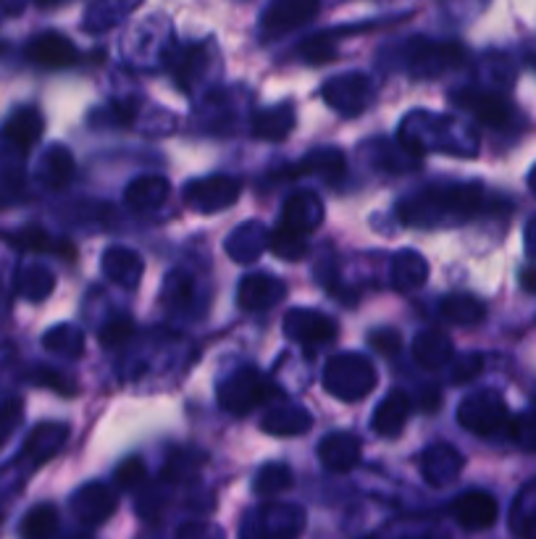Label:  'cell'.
I'll list each match as a JSON object with an SVG mask.
<instances>
[{
    "instance_id": "obj_1",
    "label": "cell",
    "mask_w": 536,
    "mask_h": 539,
    "mask_svg": "<svg viewBox=\"0 0 536 539\" xmlns=\"http://www.w3.org/2000/svg\"><path fill=\"white\" fill-rule=\"evenodd\" d=\"M484 206L481 185H455V187H426L400 200L397 216L402 224L418 229H437L463 224Z\"/></svg>"
},
{
    "instance_id": "obj_2",
    "label": "cell",
    "mask_w": 536,
    "mask_h": 539,
    "mask_svg": "<svg viewBox=\"0 0 536 539\" xmlns=\"http://www.w3.org/2000/svg\"><path fill=\"white\" fill-rule=\"evenodd\" d=\"M400 142L410 153H426V150H445V153H458V156H471L463 145L476 153V140L460 121L450 116H434L416 111L402 121Z\"/></svg>"
},
{
    "instance_id": "obj_3",
    "label": "cell",
    "mask_w": 536,
    "mask_h": 539,
    "mask_svg": "<svg viewBox=\"0 0 536 539\" xmlns=\"http://www.w3.org/2000/svg\"><path fill=\"white\" fill-rule=\"evenodd\" d=\"M374 363L360 353H339L324 369V390L342 403H358L376 390Z\"/></svg>"
},
{
    "instance_id": "obj_4",
    "label": "cell",
    "mask_w": 536,
    "mask_h": 539,
    "mask_svg": "<svg viewBox=\"0 0 536 539\" xmlns=\"http://www.w3.org/2000/svg\"><path fill=\"white\" fill-rule=\"evenodd\" d=\"M466 50L458 43H434L426 37H413L400 48V66L418 79L439 77L463 64Z\"/></svg>"
},
{
    "instance_id": "obj_5",
    "label": "cell",
    "mask_w": 536,
    "mask_h": 539,
    "mask_svg": "<svg viewBox=\"0 0 536 539\" xmlns=\"http://www.w3.org/2000/svg\"><path fill=\"white\" fill-rule=\"evenodd\" d=\"M271 395H276V387L255 366H242L226 379H221L219 384V405L234 416H245V413L255 411Z\"/></svg>"
},
{
    "instance_id": "obj_6",
    "label": "cell",
    "mask_w": 536,
    "mask_h": 539,
    "mask_svg": "<svg viewBox=\"0 0 536 539\" xmlns=\"http://www.w3.org/2000/svg\"><path fill=\"white\" fill-rule=\"evenodd\" d=\"M458 424L476 437H494L508 429V403L497 390L473 392L458 405Z\"/></svg>"
},
{
    "instance_id": "obj_7",
    "label": "cell",
    "mask_w": 536,
    "mask_h": 539,
    "mask_svg": "<svg viewBox=\"0 0 536 539\" xmlns=\"http://www.w3.org/2000/svg\"><path fill=\"white\" fill-rule=\"evenodd\" d=\"M303 508L268 503L253 511L242 524V539H295L303 529Z\"/></svg>"
},
{
    "instance_id": "obj_8",
    "label": "cell",
    "mask_w": 536,
    "mask_h": 539,
    "mask_svg": "<svg viewBox=\"0 0 536 539\" xmlns=\"http://www.w3.org/2000/svg\"><path fill=\"white\" fill-rule=\"evenodd\" d=\"M374 95V82L360 71L337 74V77L326 79L321 87L324 103L339 116H360L374 103Z\"/></svg>"
},
{
    "instance_id": "obj_9",
    "label": "cell",
    "mask_w": 536,
    "mask_h": 539,
    "mask_svg": "<svg viewBox=\"0 0 536 539\" xmlns=\"http://www.w3.org/2000/svg\"><path fill=\"white\" fill-rule=\"evenodd\" d=\"M240 182L226 174L195 179L184 187V203L198 213H219L240 200Z\"/></svg>"
},
{
    "instance_id": "obj_10",
    "label": "cell",
    "mask_w": 536,
    "mask_h": 539,
    "mask_svg": "<svg viewBox=\"0 0 536 539\" xmlns=\"http://www.w3.org/2000/svg\"><path fill=\"white\" fill-rule=\"evenodd\" d=\"M66 440H69V426L61 421H43L29 432L27 442H24L22 453L16 455L14 469L22 471H35L43 463H48L53 455L64 450Z\"/></svg>"
},
{
    "instance_id": "obj_11",
    "label": "cell",
    "mask_w": 536,
    "mask_h": 539,
    "mask_svg": "<svg viewBox=\"0 0 536 539\" xmlns=\"http://www.w3.org/2000/svg\"><path fill=\"white\" fill-rule=\"evenodd\" d=\"M284 334L290 337L292 342H300L305 348H318V345H329V342L337 340V321L324 316L321 311H313V308H292L287 316H284Z\"/></svg>"
},
{
    "instance_id": "obj_12",
    "label": "cell",
    "mask_w": 536,
    "mask_h": 539,
    "mask_svg": "<svg viewBox=\"0 0 536 539\" xmlns=\"http://www.w3.org/2000/svg\"><path fill=\"white\" fill-rule=\"evenodd\" d=\"M316 14L318 0H274L261 16V35L266 40H279L316 19Z\"/></svg>"
},
{
    "instance_id": "obj_13",
    "label": "cell",
    "mask_w": 536,
    "mask_h": 539,
    "mask_svg": "<svg viewBox=\"0 0 536 539\" xmlns=\"http://www.w3.org/2000/svg\"><path fill=\"white\" fill-rule=\"evenodd\" d=\"M418 466H421V476L426 479V484L431 487H447L460 476L466 461L460 450H455L447 442H437V445H429L418 458Z\"/></svg>"
},
{
    "instance_id": "obj_14",
    "label": "cell",
    "mask_w": 536,
    "mask_h": 539,
    "mask_svg": "<svg viewBox=\"0 0 536 539\" xmlns=\"http://www.w3.org/2000/svg\"><path fill=\"white\" fill-rule=\"evenodd\" d=\"M497 500L484 490H468L452 500V516L468 532H481L497 521Z\"/></svg>"
},
{
    "instance_id": "obj_15",
    "label": "cell",
    "mask_w": 536,
    "mask_h": 539,
    "mask_svg": "<svg viewBox=\"0 0 536 539\" xmlns=\"http://www.w3.org/2000/svg\"><path fill=\"white\" fill-rule=\"evenodd\" d=\"M27 58L43 69H69L77 64L79 53L69 37L61 32H43L29 40Z\"/></svg>"
},
{
    "instance_id": "obj_16",
    "label": "cell",
    "mask_w": 536,
    "mask_h": 539,
    "mask_svg": "<svg viewBox=\"0 0 536 539\" xmlns=\"http://www.w3.org/2000/svg\"><path fill=\"white\" fill-rule=\"evenodd\" d=\"M452 100H455V106L468 111L473 119H479L481 124L494 129L508 127L510 116H513V108L500 95L484 93V90H458V93H452Z\"/></svg>"
},
{
    "instance_id": "obj_17",
    "label": "cell",
    "mask_w": 536,
    "mask_h": 539,
    "mask_svg": "<svg viewBox=\"0 0 536 539\" xmlns=\"http://www.w3.org/2000/svg\"><path fill=\"white\" fill-rule=\"evenodd\" d=\"M287 295V284L282 279L268 277V274H250L240 282V290H237V305L247 313L268 311L279 305Z\"/></svg>"
},
{
    "instance_id": "obj_18",
    "label": "cell",
    "mask_w": 536,
    "mask_h": 539,
    "mask_svg": "<svg viewBox=\"0 0 536 539\" xmlns=\"http://www.w3.org/2000/svg\"><path fill=\"white\" fill-rule=\"evenodd\" d=\"M363 458V445L355 434L350 432H332L318 442V461L324 463V469L334 474H347Z\"/></svg>"
},
{
    "instance_id": "obj_19",
    "label": "cell",
    "mask_w": 536,
    "mask_h": 539,
    "mask_svg": "<svg viewBox=\"0 0 536 539\" xmlns=\"http://www.w3.org/2000/svg\"><path fill=\"white\" fill-rule=\"evenodd\" d=\"M71 511L77 513L85 524H103L116 511V492L103 482L85 484L77 495L71 497Z\"/></svg>"
},
{
    "instance_id": "obj_20",
    "label": "cell",
    "mask_w": 536,
    "mask_h": 539,
    "mask_svg": "<svg viewBox=\"0 0 536 539\" xmlns=\"http://www.w3.org/2000/svg\"><path fill=\"white\" fill-rule=\"evenodd\" d=\"M268 237H271V229H266L263 221L253 219L234 229L232 235L226 237L224 248L232 261L253 263L268 250Z\"/></svg>"
},
{
    "instance_id": "obj_21",
    "label": "cell",
    "mask_w": 536,
    "mask_h": 539,
    "mask_svg": "<svg viewBox=\"0 0 536 539\" xmlns=\"http://www.w3.org/2000/svg\"><path fill=\"white\" fill-rule=\"evenodd\" d=\"M43 132L45 119L35 106L16 108L14 114L6 119V127H3V137H6L8 145L19 150V153H29V150L35 148L40 137H43Z\"/></svg>"
},
{
    "instance_id": "obj_22",
    "label": "cell",
    "mask_w": 536,
    "mask_h": 539,
    "mask_svg": "<svg viewBox=\"0 0 536 539\" xmlns=\"http://www.w3.org/2000/svg\"><path fill=\"white\" fill-rule=\"evenodd\" d=\"M324 216V203H321L316 192H295V195L284 203L282 224H287V227H292L295 232L308 237L324 224Z\"/></svg>"
},
{
    "instance_id": "obj_23",
    "label": "cell",
    "mask_w": 536,
    "mask_h": 539,
    "mask_svg": "<svg viewBox=\"0 0 536 539\" xmlns=\"http://www.w3.org/2000/svg\"><path fill=\"white\" fill-rule=\"evenodd\" d=\"M313 426L311 413L297 403H276L261 419V432L271 437H300Z\"/></svg>"
},
{
    "instance_id": "obj_24",
    "label": "cell",
    "mask_w": 536,
    "mask_h": 539,
    "mask_svg": "<svg viewBox=\"0 0 536 539\" xmlns=\"http://www.w3.org/2000/svg\"><path fill=\"white\" fill-rule=\"evenodd\" d=\"M103 271L113 284H119L124 290H137L142 282V271H145V263L142 258L134 253L132 248H121V245H113L103 253Z\"/></svg>"
},
{
    "instance_id": "obj_25",
    "label": "cell",
    "mask_w": 536,
    "mask_h": 539,
    "mask_svg": "<svg viewBox=\"0 0 536 539\" xmlns=\"http://www.w3.org/2000/svg\"><path fill=\"white\" fill-rule=\"evenodd\" d=\"M295 106L292 103H279V106L263 108L250 121V132L255 140L282 142L292 135L295 129Z\"/></svg>"
},
{
    "instance_id": "obj_26",
    "label": "cell",
    "mask_w": 536,
    "mask_h": 539,
    "mask_svg": "<svg viewBox=\"0 0 536 539\" xmlns=\"http://www.w3.org/2000/svg\"><path fill=\"white\" fill-rule=\"evenodd\" d=\"M74 174H77V161L64 145H50L40 158V166H37V179L48 190H64L74 179Z\"/></svg>"
},
{
    "instance_id": "obj_27",
    "label": "cell",
    "mask_w": 536,
    "mask_h": 539,
    "mask_svg": "<svg viewBox=\"0 0 536 539\" xmlns=\"http://www.w3.org/2000/svg\"><path fill=\"white\" fill-rule=\"evenodd\" d=\"M410 398L402 390H392L387 398L376 405L374 416H371V426L381 437H397L405 429L410 416Z\"/></svg>"
},
{
    "instance_id": "obj_28",
    "label": "cell",
    "mask_w": 536,
    "mask_h": 539,
    "mask_svg": "<svg viewBox=\"0 0 536 539\" xmlns=\"http://www.w3.org/2000/svg\"><path fill=\"white\" fill-rule=\"evenodd\" d=\"M171 195V185L166 177H158V174H145V177H137L129 182L127 192H124V200H127L129 208H137V211H153V208L163 206Z\"/></svg>"
},
{
    "instance_id": "obj_29",
    "label": "cell",
    "mask_w": 536,
    "mask_h": 539,
    "mask_svg": "<svg viewBox=\"0 0 536 539\" xmlns=\"http://www.w3.org/2000/svg\"><path fill=\"white\" fill-rule=\"evenodd\" d=\"M426 279H429V263L418 250L405 248L392 258V287L397 292L418 290L424 287Z\"/></svg>"
},
{
    "instance_id": "obj_30",
    "label": "cell",
    "mask_w": 536,
    "mask_h": 539,
    "mask_svg": "<svg viewBox=\"0 0 536 539\" xmlns=\"http://www.w3.org/2000/svg\"><path fill=\"white\" fill-rule=\"evenodd\" d=\"M413 358L421 369H442L452 361V340L439 329H426L413 340Z\"/></svg>"
},
{
    "instance_id": "obj_31",
    "label": "cell",
    "mask_w": 536,
    "mask_h": 539,
    "mask_svg": "<svg viewBox=\"0 0 536 539\" xmlns=\"http://www.w3.org/2000/svg\"><path fill=\"white\" fill-rule=\"evenodd\" d=\"M345 171L347 164L345 156H342V150L316 148L311 150L300 164H295L292 174H313V177H321L324 182H339V179L345 177Z\"/></svg>"
},
{
    "instance_id": "obj_32",
    "label": "cell",
    "mask_w": 536,
    "mask_h": 539,
    "mask_svg": "<svg viewBox=\"0 0 536 539\" xmlns=\"http://www.w3.org/2000/svg\"><path fill=\"white\" fill-rule=\"evenodd\" d=\"M439 313L455 327H476L487 319V305L473 295H447L439 303Z\"/></svg>"
},
{
    "instance_id": "obj_33",
    "label": "cell",
    "mask_w": 536,
    "mask_h": 539,
    "mask_svg": "<svg viewBox=\"0 0 536 539\" xmlns=\"http://www.w3.org/2000/svg\"><path fill=\"white\" fill-rule=\"evenodd\" d=\"M56 290V274L45 266H27L16 274V292L29 303H43Z\"/></svg>"
},
{
    "instance_id": "obj_34",
    "label": "cell",
    "mask_w": 536,
    "mask_h": 539,
    "mask_svg": "<svg viewBox=\"0 0 536 539\" xmlns=\"http://www.w3.org/2000/svg\"><path fill=\"white\" fill-rule=\"evenodd\" d=\"M43 348L61 358H79L85 353V332L74 324H58L43 334Z\"/></svg>"
},
{
    "instance_id": "obj_35",
    "label": "cell",
    "mask_w": 536,
    "mask_h": 539,
    "mask_svg": "<svg viewBox=\"0 0 536 539\" xmlns=\"http://www.w3.org/2000/svg\"><path fill=\"white\" fill-rule=\"evenodd\" d=\"M268 250H271L276 258H282V261H303V258L308 256V237L300 235V232H295V229L279 221V224L271 229Z\"/></svg>"
},
{
    "instance_id": "obj_36",
    "label": "cell",
    "mask_w": 536,
    "mask_h": 539,
    "mask_svg": "<svg viewBox=\"0 0 536 539\" xmlns=\"http://www.w3.org/2000/svg\"><path fill=\"white\" fill-rule=\"evenodd\" d=\"M58 524L61 521H58L56 508L50 503H40L22 518L19 534H22V539H53L58 532Z\"/></svg>"
},
{
    "instance_id": "obj_37",
    "label": "cell",
    "mask_w": 536,
    "mask_h": 539,
    "mask_svg": "<svg viewBox=\"0 0 536 539\" xmlns=\"http://www.w3.org/2000/svg\"><path fill=\"white\" fill-rule=\"evenodd\" d=\"M137 3H140V0H100L98 6L87 14L85 27L90 29V32H103V29L113 27V24L119 22L121 16H127L129 11H134Z\"/></svg>"
},
{
    "instance_id": "obj_38",
    "label": "cell",
    "mask_w": 536,
    "mask_h": 539,
    "mask_svg": "<svg viewBox=\"0 0 536 539\" xmlns=\"http://www.w3.org/2000/svg\"><path fill=\"white\" fill-rule=\"evenodd\" d=\"M292 487V469L287 463H266L258 474H255L253 490L263 497L279 495V492Z\"/></svg>"
},
{
    "instance_id": "obj_39",
    "label": "cell",
    "mask_w": 536,
    "mask_h": 539,
    "mask_svg": "<svg viewBox=\"0 0 536 539\" xmlns=\"http://www.w3.org/2000/svg\"><path fill=\"white\" fill-rule=\"evenodd\" d=\"M11 245H16V248L29 250V253H61L58 248H64L66 242H53L48 237V232L40 227H24L22 232H16V235H8L6 237Z\"/></svg>"
},
{
    "instance_id": "obj_40",
    "label": "cell",
    "mask_w": 536,
    "mask_h": 539,
    "mask_svg": "<svg viewBox=\"0 0 536 539\" xmlns=\"http://www.w3.org/2000/svg\"><path fill=\"white\" fill-rule=\"evenodd\" d=\"M163 303L171 305V308H179V305L190 303L192 292H195V282L187 271L174 269L169 277L163 279Z\"/></svg>"
},
{
    "instance_id": "obj_41",
    "label": "cell",
    "mask_w": 536,
    "mask_h": 539,
    "mask_svg": "<svg viewBox=\"0 0 536 539\" xmlns=\"http://www.w3.org/2000/svg\"><path fill=\"white\" fill-rule=\"evenodd\" d=\"M29 382L37 384V387H45V390L58 392L61 398H74V395L79 392V384L74 382L71 376L61 374V371H56V369H45V366L32 371Z\"/></svg>"
},
{
    "instance_id": "obj_42",
    "label": "cell",
    "mask_w": 536,
    "mask_h": 539,
    "mask_svg": "<svg viewBox=\"0 0 536 539\" xmlns=\"http://www.w3.org/2000/svg\"><path fill=\"white\" fill-rule=\"evenodd\" d=\"M510 440L521 447L523 453H536V413L526 411L510 419Z\"/></svg>"
},
{
    "instance_id": "obj_43",
    "label": "cell",
    "mask_w": 536,
    "mask_h": 539,
    "mask_svg": "<svg viewBox=\"0 0 536 539\" xmlns=\"http://www.w3.org/2000/svg\"><path fill=\"white\" fill-rule=\"evenodd\" d=\"M132 337H134V321L129 319V316H116V319L108 321L106 327L100 329V334H98L100 345L108 350L127 345Z\"/></svg>"
},
{
    "instance_id": "obj_44",
    "label": "cell",
    "mask_w": 536,
    "mask_h": 539,
    "mask_svg": "<svg viewBox=\"0 0 536 539\" xmlns=\"http://www.w3.org/2000/svg\"><path fill=\"white\" fill-rule=\"evenodd\" d=\"M308 64H329L332 58H337V48H334L332 35H316L311 40H305L297 50Z\"/></svg>"
},
{
    "instance_id": "obj_45",
    "label": "cell",
    "mask_w": 536,
    "mask_h": 539,
    "mask_svg": "<svg viewBox=\"0 0 536 539\" xmlns=\"http://www.w3.org/2000/svg\"><path fill=\"white\" fill-rule=\"evenodd\" d=\"M24 419V403L19 398H8L0 403V447L11 440Z\"/></svg>"
},
{
    "instance_id": "obj_46",
    "label": "cell",
    "mask_w": 536,
    "mask_h": 539,
    "mask_svg": "<svg viewBox=\"0 0 536 539\" xmlns=\"http://www.w3.org/2000/svg\"><path fill=\"white\" fill-rule=\"evenodd\" d=\"M113 479H116V487H121V490H137V487H145L148 469H145V463H142L140 458H127V461L116 469Z\"/></svg>"
},
{
    "instance_id": "obj_47",
    "label": "cell",
    "mask_w": 536,
    "mask_h": 539,
    "mask_svg": "<svg viewBox=\"0 0 536 539\" xmlns=\"http://www.w3.org/2000/svg\"><path fill=\"white\" fill-rule=\"evenodd\" d=\"M484 369V355L481 353H466V355H452V369L450 379L452 384H466L471 382L473 376H479Z\"/></svg>"
},
{
    "instance_id": "obj_48",
    "label": "cell",
    "mask_w": 536,
    "mask_h": 539,
    "mask_svg": "<svg viewBox=\"0 0 536 539\" xmlns=\"http://www.w3.org/2000/svg\"><path fill=\"white\" fill-rule=\"evenodd\" d=\"M200 61H203V53H200V48H187V50H184L182 61L177 64V71H174V74H177L179 87L190 90L192 82H195V77H198Z\"/></svg>"
},
{
    "instance_id": "obj_49",
    "label": "cell",
    "mask_w": 536,
    "mask_h": 539,
    "mask_svg": "<svg viewBox=\"0 0 536 539\" xmlns=\"http://www.w3.org/2000/svg\"><path fill=\"white\" fill-rule=\"evenodd\" d=\"M371 345H374L376 353H381L384 358H392V355H395L402 345L400 332H397V329H389V327L376 329V332H371Z\"/></svg>"
},
{
    "instance_id": "obj_50",
    "label": "cell",
    "mask_w": 536,
    "mask_h": 539,
    "mask_svg": "<svg viewBox=\"0 0 536 539\" xmlns=\"http://www.w3.org/2000/svg\"><path fill=\"white\" fill-rule=\"evenodd\" d=\"M316 279L321 284H324V287L329 292L337 290L339 269H337V256H334L332 250H326L324 256L318 258V263H316Z\"/></svg>"
},
{
    "instance_id": "obj_51",
    "label": "cell",
    "mask_w": 536,
    "mask_h": 539,
    "mask_svg": "<svg viewBox=\"0 0 536 539\" xmlns=\"http://www.w3.org/2000/svg\"><path fill=\"white\" fill-rule=\"evenodd\" d=\"M418 403H421V411L434 413V411H439V408H442V395H439V390L429 387V390L421 392V398H418Z\"/></svg>"
},
{
    "instance_id": "obj_52",
    "label": "cell",
    "mask_w": 536,
    "mask_h": 539,
    "mask_svg": "<svg viewBox=\"0 0 536 539\" xmlns=\"http://www.w3.org/2000/svg\"><path fill=\"white\" fill-rule=\"evenodd\" d=\"M523 245H526V256L536 258V216L523 229Z\"/></svg>"
},
{
    "instance_id": "obj_53",
    "label": "cell",
    "mask_w": 536,
    "mask_h": 539,
    "mask_svg": "<svg viewBox=\"0 0 536 539\" xmlns=\"http://www.w3.org/2000/svg\"><path fill=\"white\" fill-rule=\"evenodd\" d=\"M521 287L531 295H536V266H529V269L521 271Z\"/></svg>"
},
{
    "instance_id": "obj_54",
    "label": "cell",
    "mask_w": 536,
    "mask_h": 539,
    "mask_svg": "<svg viewBox=\"0 0 536 539\" xmlns=\"http://www.w3.org/2000/svg\"><path fill=\"white\" fill-rule=\"evenodd\" d=\"M40 8H56L58 3H64V0H35Z\"/></svg>"
},
{
    "instance_id": "obj_55",
    "label": "cell",
    "mask_w": 536,
    "mask_h": 539,
    "mask_svg": "<svg viewBox=\"0 0 536 539\" xmlns=\"http://www.w3.org/2000/svg\"><path fill=\"white\" fill-rule=\"evenodd\" d=\"M529 190L536 195V166L529 171Z\"/></svg>"
},
{
    "instance_id": "obj_56",
    "label": "cell",
    "mask_w": 536,
    "mask_h": 539,
    "mask_svg": "<svg viewBox=\"0 0 536 539\" xmlns=\"http://www.w3.org/2000/svg\"><path fill=\"white\" fill-rule=\"evenodd\" d=\"M69 539H92V537H87V534H74V537H69Z\"/></svg>"
}]
</instances>
